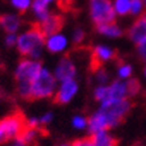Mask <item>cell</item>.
Returning <instances> with one entry per match:
<instances>
[{
  "mask_svg": "<svg viewBox=\"0 0 146 146\" xmlns=\"http://www.w3.org/2000/svg\"><path fill=\"white\" fill-rule=\"evenodd\" d=\"M143 1L142 0H130V15L134 17H139L141 15H143Z\"/></svg>",
  "mask_w": 146,
  "mask_h": 146,
  "instance_id": "23",
  "label": "cell"
},
{
  "mask_svg": "<svg viewBox=\"0 0 146 146\" xmlns=\"http://www.w3.org/2000/svg\"><path fill=\"white\" fill-rule=\"evenodd\" d=\"M78 91V83L75 79L67 82H62V86L53 96V104L55 106H65L75 96Z\"/></svg>",
  "mask_w": 146,
  "mask_h": 146,
  "instance_id": "9",
  "label": "cell"
},
{
  "mask_svg": "<svg viewBox=\"0 0 146 146\" xmlns=\"http://www.w3.org/2000/svg\"><path fill=\"white\" fill-rule=\"evenodd\" d=\"M37 23L40 25L42 33L45 34V37L49 38L62 31V28L66 24V17L61 13H50L45 20L37 21Z\"/></svg>",
  "mask_w": 146,
  "mask_h": 146,
  "instance_id": "8",
  "label": "cell"
},
{
  "mask_svg": "<svg viewBox=\"0 0 146 146\" xmlns=\"http://www.w3.org/2000/svg\"><path fill=\"white\" fill-rule=\"evenodd\" d=\"M28 119L21 109H15L12 113L0 119V145L16 141L25 132Z\"/></svg>",
  "mask_w": 146,
  "mask_h": 146,
  "instance_id": "3",
  "label": "cell"
},
{
  "mask_svg": "<svg viewBox=\"0 0 146 146\" xmlns=\"http://www.w3.org/2000/svg\"><path fill=\"white\" fill-rule=\"evenodd\" d=\"M46 45V37L42 33L38 23H32L31 28L17 37V51L24 57H31V59H37L41 57L42 46Z\"/></svg>",
  "mask_w": 146,
  "mask_h": 146,
  "instance_id": "2",
  "label": "cell"
},
{
  "mask_svg": "<svg viewBox=\"0 0 146 146\" xmlns=\"http://www.w3.org/2000/svg\"><path fill=\"white\" fill-rule=\"evenodd\" d=\"M125 84H126V96H128V99L138 96L141 90H142V84L137 78H129Z\"/></svg>",
  "mask_w": 146,
  "mask_h": 146,
  "instance_id": "18",
  "label": "cell"
},
{
  "mask_svg": "<svg viewBox=\"0 0 146 146\" xmlns=\"http://www.w3.org/2000/svg\"><path fill=\"white\" fill-rule=\"evenodd\" d=\"M11 146H29V145H28L27 142H24L23 139H20V138H19V139H16V141H15V142L12 143V145H11Z\"/></svg>",
  "mask_w": 146,
  "mask_h": 146,
  "instance_id": "32",
  "label": "cell"
},
{
  "mask_svg": "<svg viewBox=\"0 0 146 146\" xmlns=\"http://www.w3.org/2000/svg\"><path fill=\"white\" fill-rule=\"evenodd\" d=\"M137 57L141 62L146 63V41L142 44L137 45Z\"/></svg>",
  "mask_w": 146,
  "mask_h": 146,
  "instance_id": "28",
  "label": "cell"
},
{
  "mask_svg": "<svg viewBox=\"0 0 146 146\" xmlns=\"http://www.w3.org/2000/svg\"><path fill=\"white\" fill-rule=\"evenodd\" d=\"M115 63H117V74H119L120 78H122V79L130 78V75H132V66L125 63V62H122L120 58Z\"/></svg>",
  "mask_w": 146,
  "mask_h": 146,
  "instance_id": "20",
  "label": "cell"
},
{
  "mask_svg": "<svg viewBox=\"0 0 146 146\" xmlns=\"http://www.w3.org/2000/svg\"><path fill=\"white\" fill-rule=\"evenodd\" d=\"M72 125L76 128V129H83L86 125H87V120L82 116H75L72 119Z\"/></svg>",
  "mask_w": 146,
  "mask_h": 146,
  "instance_id": "29",
  "label": "cell"
},
{
  "mask_svg": "<svg viewBox=\"0 0 146 146\" xmlns=\"http://www.w3.org/2000/svg\"><path fill=\"white\" fill-rule=\"evenodd\" d=\"M84 38H86V32L83 31L82 28H75V33H74V48H72V49H80V48H83Z\"/></svg>",
  "mask_w": 146,
  "mask_h": 146,
  "instance_id": "24",
  "label": "cell"
},
{
  "mask_svg": "<svg viewBox=\"0 0 146 146\" xmlns=\"http://www.w3.org/2000/svg\"><path fill=\"white\" fill-rule=\"evenodd\" d=\"M70 143H71V146H94L91 136H87V137H84V138L74 139V141Z\"/></svg>",
  "mask_w": 146,
  "mask_h": 146,
  "instance_id": "26",
  "label": "cell"
},
{
  "mask_svg": "<svg viewBox=\"0 0 146 146\" xmlns=\"http://www.w3.org/2000/svg\"><path fill=\"white\" fill-rule=\"evenodd\" d=\"M142 1H143V4H145V7H146V0H142Z\"/></svg>",
  "mask_w": 146,
  "mask_h": 146,
  "instance_id": "34",
  "label": "cell"
},
{
  "mask_svg": "<svg viewBox=\"0 0 146 146\" xmlns=\"http://www.w3.org/2000/svg\"><path fill=\"white\" fill-rule=\"evenodd\" d=\"M87 126H88V132L90 134L98 132H103V130H108V122H107L106 117L100 111L95 112L94 115H91L87 119Z\"/></svg>",
  "mask_w": 146,
  "mask_h": 146,
  "instance_id": "13",
  "label": "cell"
},
{
  "mask_svg": "<svg viewBox=\"0 0 146 146\" xmlns=\"http://www.w3.org/2000/svg\"><path fill=\"white\" fill-rule=\"evenodd\" d=\"M94 75H95L96 80H98L102 86H103V84H106L107 82H108V79H109V75H108V72H107L106 70H104V67L100 68V70H99V71L96 72V74H94Z\"/></svg>",
  "mask_w": 146,
  "mask_h": 146,
  "instance_id": "27",
  "label": "cell"
},
{
  "mask_svg": "<svg viewBox=\"0 0 146 146\" xmlns=\"http://www.w3.org/2000/svg\"><path fill=\"white\" fill-rule=\"evenodd\" d=\"M94 98L96 102L104 103L106 100L109 99V94H108V86H99L96 87L94 91Z\"/></svg>",
  "mask_w": 146,
  "mask_h": 146,
  "instance_id": "21",
  "label": "cell"
},
{
  "mask_svg": "<svg viewBox=\"0 0 146 146\" xmlns=\"http://www.w3.org/2000/svg\"><path fill=\"white\" fill-rule=\"evenodd\" d=\"M88 4L94 27L116 23V11L112 0H88Z\"/></svg>",
  "mask_w": 146,
  "mask_h": 146,
  "instance_id": "6",
  "label": "cell"
},
{
  "mask_svg": "<svg viewBox=\"0 0 146 146\" xmlns=\"http://www.w3.org/2000/svg\"><path fill=\"white\" fill-rule=\"evenodd\" d=\"M57 5L63 13H71V12L76 11L75 0H57Z\"/></svg>",
  "mask_w": 146,
  "mask_h": 146,
  "instance_id": "22",
  "label": "cell"
},
{
  "mask_svg": "<svg viewBox=\"0 0 146 146\" xmlns=\"http://www.w3.org/2000/svg\"><path fill=\"white\" fill-rule=\"evenodd\" d=\"M119 53L117 50L108 48V46H94L90 49V72L96 74L100 68L104 67V63L108 61H117Z\"/></svg>",
  "mask_w": 146,
  "mask_h": 146,
  "instance_id": "7",
  "label": "cell"
},
{
  "mask_svg": "<svg viewBox=\"0 0 146 146\" xmlns=\"http://www.w3.org/2000/svg\"><path fill=\"white\" fill-rule=\"evenodd\" d=\"M55 88H57V78L50 71L42 68L38 75L32 82V100H41L54 96Z\"/></svg>",
  "mask_w": 146,
  "mask_h": 146,
  "instance_id": "5",
  "label": "cell"
},
{
  "mask_svg": "<svg viewBox=\"0 0 146 146\" xmlns=\"http://www.w3.org/2000/svg\"><path fill=\"white\" fill-rule=\"evenodd\" d=\"M115 11L119 16L130 13V0H115Z\"/></svg>",
  "mask_w": 146,
  "mask_h": 146,
  "instance_id": "19",
  "label": "cell"
},
{
  "mask_svg": "<svg viewBox=\"0 0 146 146\" xmlns=\"http://www.w3.org/2000/svg\"><path fill=\"white\" fill-rule=\"evenodd\" d=\"M75 75H76V67L70 58V53H66L58 62L55 68V78L59 82H67L75 79Z\"/></svg>",
  "mask_w": 146,
  "mask_h": 146,
  "instance_id": "10",
  "label": "cell"
},
{
  "mask_svg": "<svg viewBox=\"0 0 146 146\" xmlns=\"http://www.w3.org/2000/svg\"><path fill=\"white\" fill-rule=\"evenodd\" d=\"M145 75H146V67H145Z\"/></svg>",
  "mask_w": 146,
  "mask_h": 146,
  "instance_id": "35",
  "label": "cell"
},
{
  "mask_svg": "<svg viewBox=\"0 0 146 146\" xmlns=\"http://www.w3.org/2000/svg\"><path fill=\"white\" fill-rule=\"evenodd\" d=\"M90 136L92 138L94 146H119L120 143V139L111 136L107 130L94 133V134H90Z\"/></svg>",
  "mask_w": 146,
  "mask_h": 146,
  "instance_id": "14",
  "label": "cell"
},
{
  "mask_svg": "<svg viewBox=\"0 0 146 146\" xmlns=\"http://www.w3.org/2000/svg\"><path fill=\"white\" fill-rule=\"evenodd\" d=\"M42 70L41 62L37 59H20L15 71V82H16V94L24 102H33L32 100V82Z\"/></svg>",
  "mask_w": 146,
  "mask_h": 146,
  "instance_id": "1",
  "label": "cell"
},
{
  "mask_svg": "<svg viewBox=\"0 0 146 146\" xmlns=\"http://www.w3.org/2000/svg\"><path fill=\"white\" fill-rule=\"evenodd\" d=\"M108 94L109 99H125L126 96V84L120 79L113 80L111 84L108 86ZM108 99V100H109Z\"/></svg>",
  "mask_w": 146,
  "mask_h": 146,
  "instance_id": "15",
  "label": "cell"
},
{
  "mask_svg": "<svg viewBox=\"0 0 146 146\" xmlns=\"http://www.w3.org/2000/svg\"><path fill=\"white\" fill-rule=\"evenodd\" d=\"M51 120H53V115H51V113H46V115L42 116V117L40 119V122H41V125L42 126H46Z\"/></svg>",
  "mask_w": 146,
  "mask_h": 146,
  "instance_id": "31",
  "label": "cell"
},
{
  "mask_svg": "<svg viewBox=\"0 0 146 146\" xmlns=\"http://www.w3.org/2000/svg\"><path fill=\"white\" fill-rule=\"evenodd\" d=\"M126 37L136 45H139L146 41V12L137 17L136 21L130 25L125 32Z\"/></svg>",
  "mask_w": 146,
  "mask_h": 146,
  "instance_id": "11",
  "label": "cell"
},
{
  "mask_svg": "<svg viewBox=\"0 0 146 146\" xmlns=\"http://www.w3.org/2000/svg\"><path fill=\"white\" fill-rule=\"evenodd\" d=\"M95 31L100 34H104L107 37H121L124 32L121 31V28L119 25L113 23V24H107V25H99V27H94Z\"/></svg>",
  "mask_w": 146,
  "mask_h": 146,
  "instance_id": "17",
  "label": "cell"
},
{
  "mask_svg": "<svg viewBox=\"0 0 146 146\" xmlns=\"http://www.w3.org/2000/svg\"><path fill=\"white\" fill-rule=\"evenodd\" d=\"M5 45H7L8 48H12L15 45H17V36L15 33H9L7 34V37H5Z\"/></svg>",
  "mask_w": 146,
  "mask_h": 146,
  "instance_id": "30",
  "label": "cell"
},
{
  "mask_svg": "<svg viewBox=\"0 0 146 146\" xmlns=\"http://www.w3.org/2000/svg\"><path fill=\"white\" fill-rule=\"evenodd\" d=\"M133 104L128 98L125 99H109L102 103L100 107V112L104 115L107 122H108V128H116L120 124L125 121L126 116L130 113L133 108Z\"/></svg>",
  "mask_w": 146,
  "mask_h": 146,
  "instance_id": "4",
  "label": "cell"
},
{
  "mask_svg": "<svg viewBox=\"0 0 146 146\" xmlns=\"http://www.w3.org/2000/svg\"><path fill=\"white\" fill-rule=\"evenodd\" d=\"M66 45H67V41L63 36L61 34H55V36H51L46 40V48L50 53H59L62 51L63 49L66 48Z\"/></svg>",
  "mask_w": 146,
  "mask_h": 146,
  "instance_id": "16",
  "label": "cell"
},
{
  "mask_svg": "<svg viewBox=\"0 0 146 146\" xmlns=\"http://www.w3.org/2000/svg\"><path fill=\"white\" fill-rule=\"evenodd\" d=\"M11 3L20 13H25L31 7V0H11Z\"/></svg>",
  "mask_w": 146,
  "mask_h": 146,
  "instance_id": "25",
  "label": "cell"
},
{
  "mask_svg": "<svg viewBox=\"0 0 146 146\" xmlns=\"http://www.w3.org/2000/svg\"><path fill=\"white\" fill-rule=\"evenodd\" d=\"M24 24L20 16L12 13H1L0 15V28L3 29L7 34L9 33H16L21 28V25Z\"/></svg>",
  "mask_w": 146,
  "mask_h": 146,
  "instance_id": "12",
  "label": "cell"
},
{
  "mask_svg": "<svg viewBox=\"0 0 146 146\" xmlns=\"http://www.w3.org/2000/svg\"><path fill=\"white\" fill-rule=\"evenodd\" d=\"M61 146H71V143H62Z\"/></svg>",
  "mask_w": 146,
  "mask_h": 146,
  "instance_id": "33",
  "label": "cell"
}]
</instances>
